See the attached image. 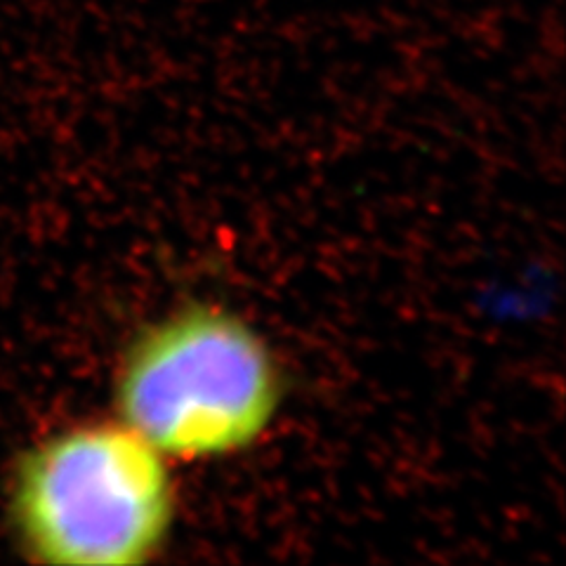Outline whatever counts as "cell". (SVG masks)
<instances>
[{"instance_id":"6da1fadb","label":"cell","mask_w":566,"mask_h":566,"mask_svg":"<svg viewBox=\"0 0 566 566\" xmlns=\"http://www.w3.org/2000/svg\"><path fill=\"white\" fill-rule=\"evenodd\" d=\"M172 515L166 455L123 420L52 434L14 474V526L43 564H142L166 543Z\"/></svg>"},{"instance_id":"7a4b0ae2","label":"cell","mask_w":566,"mask_h":566,"mask_svg":"<svg viewBox=\"0 0 566 566\" xmlns=\"http://www.w3.org/2000/svg\"><path fill=\"white\" fill-rule=\"evenodd\" d=\"M281 380L268 345L224 310L193 307L149 328L118 378L120 420L166 458L237 453L270 428Z\"/></svg>"}]
</instances>
